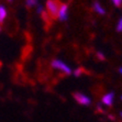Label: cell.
Returning a JSON list of instances; mask_svg holds the SVG:
<instances>
[{
	"instance_id": "obj_1",
	"label": "cell",
	"mask_w": 122,
	"mask_h": 122,
	"mask_svg": "<svg viewBox=\"0 0 122 122\" xmlns=\"http://www.w3.org/2000/svg\"><path fill=\"white\" fill-rule=\"evenodd\" d=\"M51 65L54 69H57V71H62V73H64L65 75H71L73 74V69H71L65 62H63V61H61V60L52 61Z\"/></svg>"
},
{
	"instance_id": "obj_2",
	"label": "cell",
	"mask_w": 122,
	"mask_h": 122,
	"mask_svg": "<svg viewBox=\"0 0 122 122\" xmlns=\"http://www.w3.org/2000/svg\"><path fill=\"white\" fill-rule=\"evenodd\" d=\"M61 3L57 0H47L46 2V10H47L48 14L51 15V18H57V13H58V9H60Z\"/></svg>"
},
{
	"instance_id": "obj_3",
	"label": "cell",
	"mask_w": 122,
	"mask_h": 122,
	"mask_svg": "<svg viewBox=\"0 0 122 122\" xmlns=\"http://www.w3.org/2000/svg\"><path fill=\"white\" fill-rule=\"evenodd\" d=\"M74 99L76 100L77 103H79L81 106H90L91 105V99L87 95L82 94V92H75L74 94Z\"/></svg>"
},
{
	"instance_id": "obj_4",
	"label": "cell",
	"mask_w": 122,
	"mask_h": 122,
	"mask_svg": "<svg viewBox=\"0 0 122 122\" xmlns=\"http://www.w3.org/2000/svg\"><path fill=\"white\" fill-rule=\"evenodd\" d=\"M68 18V6L66 3H61L58 13H57V19L60 21H66Z\"/></svg>"
},
{
	"instance_id": "obj_5",
	"label": "cell",
	"mask_w": 122,
	"mask_h": 122,
	"mask_svg": "<svg viewBox=\"0 0 122 122\" xmlns=\"http://www.w3.org/2000/svg\"><path fill=\"white\" fill-rule=\"evenodd\" d=\"M113 101H114V92L113 91H109V92L105 94L101 99L102 105L107 106V107H111V106L113 105Z\"/></svg>"
},
{
	"instance_id": "obj_6",
	"label": "cell",
	"mask_w": 122,
	"mask_h": 122,
	"mask_svg": "<svg viewBox=\"0 0 122 122\" xmlns=\"http://www.w3.org/2000/svg\"><path fill=\"white\" fill-rule=\"evenodd\" d=\"M94 10L98 14H101V15H103V14L106 13V10L103 9V7H102L99 2H95L94 3Z\"/></svg>"
},
{
	"instance_id": "obj_7",
	"label": "cell",
	"mask_w": 122,
	"mask_h": 122,
	"mask_svg": "<svg viewBox=\"0 0 122 122\" xmlns=\"http://www.w3.org/2000/svg\"><path fill=\"white\" fill-rule=\"evenodd\" d=\"M7 18V10L3 6H0V23H2Z\"/></svg>"
},
{
	"instance_id": "obj_8",
	"label": "cell",
	"mask_w": 122,
	"mask_h": 122,
	"mask_svg": "<svg viewBox=\"0 0 122 122\" xmlns=\"http://www.w3.org/2000/svg\"><path fill=\"white\" fill-rule=\"evenodd\" d=\"M37 5V0H26V6L28 7H34Z\"/></svg>"
},
{
	"instance_id": "obj_9",
	"label": "cell",
	"mask_w": 122,
	"mask_h": 122,
	"mask_svg": "<svg viewBox=\"0 0 122 122\" xmlns=\"http://www.w3.org/2000/svg\"><path fill=\"white\" fill-rule=\"evenodd\" d=\"M81 69H80V68H76V69H75V71H73V75H74L75 77H79L80 75H81Z\"/></svg>"
},
{
	"instance_id": "obj_10",
	"label": "cell",
	"mask_w": 122,
	"mask_h": 122,
	"mask_svg": "<svg viewBox=\"0 0 122 122\" xmlns=\"http://www.w3.org/2000/svg\"><path fill=\"white\" fill-rule=\"evenodd\" d=\"M97 57H98L100 61H105L106 60V56L103 55V53H102V52H98V53H97Z\"/></svg>"
},
{
	"instance_id": "obj_11",
	"label": "cell",
	"mask_w": 122,
	"mask_h": 122,
	"mask_svg": "<svg viewBox=\"0 0 122 122\" xmlns=\"http://www.w3.org/2000/svg\"><path fill=\"white\" fill-rule=\"evenodd\" d=\"M117 30L119 32H122V18L119 20V22H118V25H117Z\"/></svg>"
},
{
	"instance_id": "obj_12",
	"label": "cell",
	"mask_w": 122,
	"mask_h": 122,
	"mask_svg": "<svg viewBox=\"0 0 122 122\" xmlns=\"http://www.w3.org/2000/svg\"><path fill=\"white\" fill-rule=\"evenodd\" d=\"M112 1V3H113L116 7H120L122 3V0H111Z\"/></svg>"
},
{
	"instance_id": "obj_13",
	"label": "cell",
	"mask_w": 122,
	"mask_h": 122,
	"mask_svg": "<svg viewBox=\"0 0 122 122\" xmlns=\"http://www.w3.org/2000/svg\"><path fill=\"white\" fill-rule=\"evenodd\" d=\"M119 73L122 75V67H120V69H119Z\"/></svg>"
},
{
	"instance_id": "obj_14",
	"label": "cell",
	"mask_w": 122,
	"mask_h": 122,
	"mask_svg": "<svg viewBox=\"0 0 122 122\" xmlns=\"http://www.w3.org/2000/svg\"><path fill=\"white\" fill-rule=\"evenodd\" d=\"M120 117H121V118H122V112H120Z\"/></svg>"
},
{
	"instance_id": "obj_15",
	"label": "cell",
	"mask_w": 122,
	"mask_h": 122,
	"mask_svg": "<svg viewBox=\"0 0 122 122\" xmlns=\"http://www.w3.org/2000/svg\"><path fill=\"white\" fill-rule=\"evenodd\" d=\"M121 100H122V96H121Z\"/></svg>"
},
{
	"instance_id": "obj_16",
	"label": "cell",
	"mask_w": 122,
	"mask_h": 122,
	"mask_svg": "<svg viewBox=\"0 0 122 122\" xmlns=\"http://www.w3.org/2000/svg\"><path fill=\"white\" fill-rule=\"evenodd\" d=\"M9 1H11V0H9Z\"/></svg>"
},
{
	"instance_id": "obj_17",
	"label": "cell",
	"mask_w": 122,
	"mask_h": 122,
	"mask_svg": "<svg viewBox=\"0 0 122 122\" xmlns=\"http://www.w3.org/2000/svg\"><path fill=\"white\" fill-rule=\"evenodd\" d=\"M0 30H1V28H0Z\"/></svg>"
}]
</instances>
